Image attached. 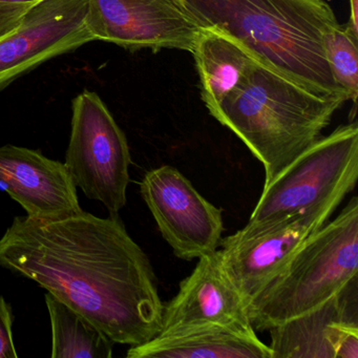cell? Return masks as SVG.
<instances>
[{
  "instance_id": "1",
  "label": "cell",
  "mask_w": 358,
  "mask_h": 358,
  "mask_svg": "<svg viewBox=\"0 0 358 358\" xmlns=\"http://www.w3.org/2000/svg\"><path fill=\"white\" fill-rule=\"evenodd\" d=\"M0 266L34 280L114 343L133 347L160 333L154 268L119 215L16 217L0 238Z\"/></svg>"
},
{
  "instance_id": "2",
  "label": "cell",
  "mask_w": 358,
  "mask_h": 358,
  "mask_svg": "<svg viewBox=\"0 0 358 358\" xmlns=\"http://www.w3.org/2000/svg\"><path fill=\"white\" fill-rule=\"evenodd\" d=\"M181 1L205 27L231 35L264 66L315 93L347 97L324 53V36L338 24L326 0Z\"/></svg>"
},
{
  "instance_id": "3",
  "label": "cell",
  "mask_w": 358,
  "mask_h": 358,
  "mask_svg": "<svg viewBox=\"0 0 358 358\" xmlns=\"http://www.w3.org/2000/svg\"><path fill=\"white\" fill-rule=\"evenodd\" d=\"M345 95H322L259 64L213 118L236 134L271 183L330 124Z\"/></svg>"
},
{
  "instance_id": "4",
  "label": "cell",
  "mask_w": 358,
  "mask_h": 358,
  "mask_svg": "<svg viewBox=\"0 0 358 358\" xmlns=\"http://www.w3.org/2000/svg\"><path fill=\"white\" fill-rule=\"evenodd\" d=\"M358 278V199L353 196L248 303L253 328L266 331L320 307Z\"/></svg>"
},
{
  "instance_id": "5",
  "label": "cell",
  "mask_w": 358,
  "mask_h": 358,
  "mask_svg": "<svg viewBox=\"0 0 358 358\" xmlns=\"http://www.w3.org/2000/svg\"><path fill=\"white\" fill-rule=\"evenodd\" d=\"M358 179V125L338 127L316 140L263 187L245 228L269 225L353 192Z\"/></svg>"
},
{
  "instance_id": "6",
  "label": "cell",
  "mask_w": 358,
  "mask_h": 358,
  "mask_svg": "<svg viewBox=\"0 0 358 358\" xmlns=\"http://www.w3.org/2000/svg\"><path fill=\"white\" fill-rule=\"evenodd\" d=\"M66 164L73 182L91 200L118 217L127 204L131 158L125 134L98 94L83 91L72 103Z\"/></svg>"
},
{
  "instance_id": "7",
  "label": "cell",
  "mask_w": 358,
  "mask_h": 358,
  "mask_svg": "<svg viewBox=\"0 0 358 358\" xmlns=\"http://www.w3.org/2000/svg\"><path fill=\"white\" fill-rule=\"evenodd\" d=\"M341 201L312 207L269 225L242 228L222 238L224 270L247 305L275 278L295 253L324 225Z\"/></svg>"
},
{
  "instance_id": "8",
  "label": "cell",
  "mask_w": 358,
  "mask_h": 358,
  "mask_svg": "<svg viewBox=\"0 0 358 358\" xmlns=\"http://www.w3.org/2000/svg\"><path fill=\"white\" fill-rule=\"evenodd\" d=\"M87 26L95 41L129 51H194L205 26L181 0H87Z\"/></svg>"
},
{
  "instance_id": "9",
  "label": "cell",
  "mask_w": 358,
  "mask_h": 358,
  "mask_svg": "<svg viewBox=\"0 0 358 358\" xmlns=\"http://www.w3.org/2000/svg\"><path fill=\"white\" fill-rule=\"evenodd\" d=\"M140 192L176 257L192 261L220 248L223 210L205 199L176 167L162 165L148 171Z\"/></svg>"
},
{
  "instance_id": "10",
  "label": "cell",
  "mask_w": 358,
  "mask_h": 358,
  "mask_svg": "<svg viewBox=\"0 0 358 358\" xmlns=\"http://www.w3.org/2000/svg\"><path fill=\"white\" fill-rule=\"evenodd\" d=\"M87 0H43L0 39V89L39 64L95 41Z\"/></svg>"
},
{
  "instance_id": "11",
  "label": "cell",
  "mask_w": 358,
  "mask_h": 358,
  "mask_svg": "<svg viewBox=\"0 0 358 358\" xmlns=\"http://www.w3.org/2000/svg\"><path fill=\"white\" fill-rule=\"evenodd\" d=\"M205 326L257 338L248 305L228 278L217 250L201 257L194 271L180 282L177 295L164 305L159 334Z\"/></svg>"
},
{
  "instance_id": "12",
  "label": "cell",
  "mask_w": 358,
  "mask_h": 358,
  "mask_svg": "<svg viewBox=\"0 0 358 358\" xmlns=\"http://www.w3.org/2000/svg\"><path fill=\"white\" fill-rule=\"evenodd\" d=\"M268 331L272 358H358V278L320 307Z\"/></svg>"
},
{
  "instance_id": "13",
  "label": "cell",
  "mask_w": 358,
  "mask_h": 358,
  "mask_svg": "<svg viewBox=\"0 0 358 358\" xmlns=\"http://www.w3.org/2000/svg\"><path fill=\"white\" fill-rule=\"evenodd\" d=\"M0 189L35 219H62L83 211L66 164L39 150L12 144L0 148Z\"/></svg>"
},
{
  "instance_id": "14",
  "label": "cell",
  "mask_w": 358,
  "mask_h": 358,
  "mask_svg": "<svg viewBox=\"0 0 358 358\" xmlns=\"http://www.w3.org/2000/svg\"><path fill=\"white\" fill-rule=\"evenodd\" d=\"M192 53L202 99L213 117L261 64L240 41L215 27H205Z\"/></svg>"
},
{
  "instance_id": "15",
  "label": "cell",
  "mask_w": 358,
  "mask_h": 358,
  "mask_svg": "<svg viewBox=\"0 0 358 358\" xmlns=\"http://www.w3.org/2000/svg\"><path fill=\"white\" fill-rule=\"evenodd\" d=\"M129 358H272L269 345L217 326L183 329L158 334L133 345Z\"/></svg>"
},
{
  "instance_id": "16",
  "label": "cell",
  "mask_w": 358,
  "mask_h": 358,
  "mask_svg": "<svg viewBox=\"0 0 358 358\" xmlns=\"http://www.w3.org/2000/svg\"><path fill=\"white\" fill-rule=\"evenodd\" d=\"M45 303L52 327L53 358H110L115 345L89 320L51 293Z\"/></svg>"
},
{
  "instance_id": "17",
  "label": "cell",
  "mask_w": 358,
  "mask_h": 358,
  "mask_svg": "<svg viewBox=\"0 0 358 358\" xmlns=\"http://www.w3.org/2000/svg\"><path fill=\"white\" fill-rule=\"evenodd\" d=\"M358 37L348 27H336L324 36V53L336 85L353 103L358 95Z\"/></svg>"
},
{
  "instance_id": "18",
  "label": "cell",
  "mask_w": 358,
  "mask_h": 358,
  "mask_svg": "<svg viewBox=\"0 0 358 358\" xmlns=\"http://www.w3.org/2000/svg\"><path fill=\"white\" fill-rule=\"evenodd\" d=\"M43 0H0V39L15 31L31 9Z\"/></svg>"
},
{
  "instance_id": "19",
  "label": "cell",
  "mask_w": 358,
  "mask_h": 358,
  "mask_svg": "<svg viewBox=\"0 0 358 358\" xmlns=\"http://www.w3.org/2000/svg\"><path fill=\"white\" fill-rule=\"evenodd\" d=\"M13 313L10 303L0 294V358H17L13 339Z\"/></svg>"
},
{
  "instance_id": "20",
  "label": "cell",
  "mask_w": 358,
  "mask_h": 358,
  "mask_svg": "<svg viewBox=\"0 0 358 358\" xmlns=\"http://www.w3.org/2000/svg\"><path fill=\"white\" fill-rule=\"evenodd\" d=\"M348 29L358 37V0H350V22Z\"/></svg>"
}]
</instances>
